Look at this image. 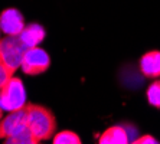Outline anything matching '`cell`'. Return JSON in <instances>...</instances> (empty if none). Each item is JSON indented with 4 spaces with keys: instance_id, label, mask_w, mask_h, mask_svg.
Listing matches in <instances>:
<instances>
[{
    "instance_id": "1",
    "label": "cell",
    "mask_w": 160,
    "mask_h": 144,
    "mask_svg": "<svg viewBox=\"0 0 160 144\" xmlns=\"http://www.w3.org/2000/svg\"><path fill=\"white\" fill-rule=\"evenodd\" d=\"M26 120L28 128L38 143L51 140L53 137L56 131V118L48 107L26 102Z\"/></svg>"
},
{
    "instance_id": "2",
    "label": "cell",
    "mask_w": 160,
    "mask_h": 144,
    "mask_svg": "<svg viewBox=\"0 0 160 144\" xmlns=\"http://www.w3.org/2000/svg\"><path fill=\"white\" fill-rule=\"evenodd\" d=\"M26 104V89L22 79L10 77L0 87V107L3 111H15Z\"/></svg>"
},
{
    "instance_id": "3",
    "label": "cell",
    "mask_w": 160,
    "mask_h": 144,
    "mask_svg": "<svg viewBox=\"0 0 160 144\" xmlns=\"http://www.w3.org/2000/svg\"><path fill=\"white\" fill-rule=\"evenodd\" d=\"M51 67V56L45 49L32 46L25 51L20 68L26 75H41Z\"/></svg>"
},
{
    "instance_id": "4",
    "label": "cell",
    "mask_w": 160,
    "mask_h": 144,
    "mask_svg": "<svg viewBox=\"0 0 160 144\" xmlns=\"http://www.w3.org/2000/svg\"><path fill=\"white\" fill-rule=\"evenodd\" d=\"M28 130L26 104L22 108L9 111L6 117L0 120V140H9Z\"/></svg>"
},
{
    "instance_id": "5",
    "label": "cell",
    "mask_w": 160,
    "mask_h": 144,
    "mask_svg": "<svg viewBox=\"0 0 160 144\" xmlns=\"http://www.w3.org/2000/svg\"><path fill=\"white\" fill-rule=\"evenodd\" d=\"M26 46L22 42V39L19 36H9L6 35V37L0 39V53L3 56V59L6 61L9 67L16 72L18 68H20L22 63V58L25 55Z\"/></svg>"
},
{
    "instance_id": "6",
    "label": "cell",
    "mask_w": 160,
    "mask_h": 144,
    "mask_svg": "<svg viewBox=\"0 0 160 144\" xmlns=\"http://www.w3.org/2000/svg\"><path fill=\"white\" fill-rule=\"evenodd\" d=\"M25 26V17L18 9H6L0 13V30L4 35L19 36Z\"/></svg>"
},
{
    "instance_id": "7",
    "label": "cell",
    "mask_w": 160,
    "mask_h": 144,
    "mask_svg": "<svg viewBox=\"0 0 160 144\" xmlns=\"http://www.w3.org/2000/svg\"><path fill=\"white\" fill-rule=\"evenodd\" d=\"M140 69L147 78H160V51H150L142 56Z\"/></svg>"
},
{
    "instance_id": "8",
    "label": "cell",
    "mask_w": 160,
    "mask_h": 144,
    "mask_svg": "<svg viewBox=\"0 0 160 144\" xmlns=\"http://www.w3.org/2000/svg\"><path fill=\"white\" fill-rule=\"evenodd\" d=\"M45 29L38 23H30L26 25L25 29L22 30V33L19 35V37L22 39L26 48H32V46H38V45L43 42L45 39Z\"/></svg>"
},
{
    "instance_id": "9",
    "label": "cell",
    "mask_w": 160,
    "mask_h": 144,
    "mask_svg": "<svg viewBox=\"0 0 160 144\" xmlns=\"http://www.w3.org/2000/svg\"><path fill=\"white\" fill-rule=\"evenodd\" d=\"M100 144H127L128 134L121 126H112L107 128L98 138Z\"/></svg>"
},
{
    "instance_id": "10",
    "label": "cell",
    "mask_w": 160,
    "mask_h": 144,
    "mask_svg": "<svg viewBox=\"0 0 160 144\" xmlns=\"http://www.w3.org/2000/svg\"><path fill=\"white\" fill-rule=\"evenodd\" d=\"M53 144H81V137L71 130H63L59 133L53 134L52 137Z\"/></svg>"
},
{
    "instance_id": "11",
    "label": "cell",
    "mask_w": 160,
    "mask_h": 144,
    "mask_svg": "<svg viewBox=\"0 0 160 144\" xmlns=\"http://www.w3.org/2000/svg\"><path fill=\"white\" fill-rule=\"evenodd\" d=\"M146 95L152 107L160 108V79H156L153 84H150V87L146 91Z\"/></svg>"
},
{
    "instance_id": "12",
    "label": "cell",
    "mask_w": 160,
    "mask_h": 144,
    "mask_svg": "<svg viewBox=\"0 0 160 144\" xmlns=\"http://www.w3.org/2000/svg\"><path fill=\"white\" fill-rule=\"evenodd\" d=\"M13 74H15V71L6 63V61L3 59V56L0 53V87L8 81L10 77H13Z\"/></svg>"
},
{
    "instance_id": "13",
    "label": "cell",
    "mask_w": 160,
    "mask_h": 144,
    "mask_svg": "<svg viewBox=\"0 0 160 144\" xmlns=\"http://www.w3.org/2000/svg\"><path fill=\"white\" fill-rule=\"evenodd\" d=\"M134 143L136 144H147V143L149 144H156L157 140L152 136H142V137H138V138H136Z\"/></svg>"
},
{
    "instance_id": "14",
    "label": "cell",
    "mask_w": 160,
    "mask_h": 144,
    "mask_svg": "<svg viewBox=\"0 0 160 144\" xmlns=\"http://www.w3.org/2000/svg\"><path fill=\"white\" fill-rule=\"evenodd\" d=\"M2 118H3V108L0 107V120H2Z\"/></svg>"
}]
</instances>
